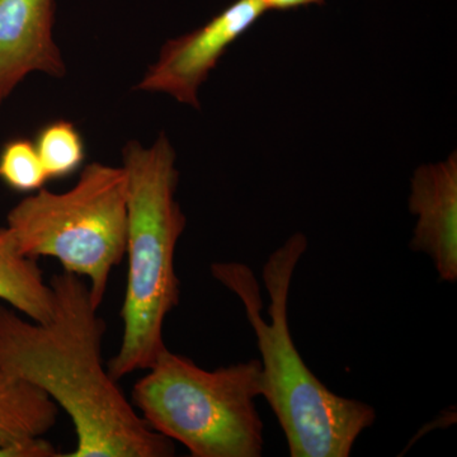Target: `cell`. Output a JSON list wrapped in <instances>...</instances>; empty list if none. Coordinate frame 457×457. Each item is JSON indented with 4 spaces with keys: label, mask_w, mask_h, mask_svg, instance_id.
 Instances as JSON below:
<instances>
[{
    "label": "cell",
    "mask_w": 457,
    "mask_h": 457,
    "mask_svg": "<svg viewBox=\"0 0 457 457\" xmlns=\"http://www.w3.org/2000/svg\"><path fill=\"white\" fill-rule=\"evenodd\" d=\"M33 143L49 180L68 179L86 161L82 134L75 123L66 120H56L42 126Z\"/></svg>",
    "instance_id": "cell-11"
},
{
    "label": "cell",
    "mask_w": 457,
    "mask_h": 457,
    "mask_svg": "<svg viewBox=\"0 0 457 457\" xmlns=\"http://www.w3.org/2000/svg\"><path fill=\"white\" fill-rule=\"evenodd\" d=\"M261 360L212 370L165 348L134 385L131 404L149 425L192 457H261Z\"/></svg>",
    "instance_id": "cell-4"
},
{
    "label": "cell",
    "mask_w": 457,
    "mask_h": 457,
    "mask_svg": "<svg viewBox=\"0 0 457 457\" xmlns=\"http://www.w3.org/2000/svg\"><path fill=\"white\" fill-rule=\"evenodd\" d=\"M0 300L38 323L53 317V288L45 282L37 260L20 251L8 227L0 228Z\"/></svg>",
    "instance_id": "cell-9"
},
{
    "label": "cell",
    "mask_w": 457,
    "mask_h": 457,
    "mask_svg": "<svg viewBox=\"0 0 457 457\" xmlns=\"http://www.w3.org/2000/svg\"><path fill=\"white\" fill-rule=\"evenodd\" d=\"M306 249V237L294 234L264 264L270 321L262 317L261 288L252 269L239 262H215L210 270L245 306L260 348L262 396L278 417L290 456L347 457L361 433L374 425L376 411L368 403L330 392L295 345L288 327V296Z\"/></svg>",
    "instance_id": "cell-2"
},
{
    "label": "cell",
    "mask_w": 457,
    "mask_h": 457,
    "mask_svg": "<svg viewBox=\"0 0 457 457\" xmlns=\"http://www.w3.org/2000/svg\"><path fill=\"white\" fill-rule=\"evenodd\" d=\"M59 407L38 387L0 374V446L44 437L56 425Z\"/></svg>",
    "instance_id": "cell-10"
},
{
    "label": "cell",
    "mask_w": 457,
    "mask_h": 457,
    "mask_svg": "<svg viewBox=\"0 0 457 457\" xmlns=\"http://www.w3.org/2000/svg\"><path fill=\"white\" fill-rule=\"evenodd\" d=\"M57 450L44 437L26 442V444L5 445L0 446V457H56Z\"/></svg>",
    "instance_id": "cell-13"
},
{
    "label": "cell",
    "mask_w": 457,
    "mask_h": 457,
    "mask_svg": "<svg viewBox=\"0 0 457 457\" xmlns=\"http://www.w3.org/2000/svg\"><path fill=\"white\" fill-rule=\"evenodd\" d=\"M55 0H0V106L33 73L64 78Z\"/></svg>",
    "instance_id": "cell-7"
},
{
    "label": "cell",
    "mask_w": 457,
    "mask_h": 457,
    "mask_svg": "<svg viewBox=\"0 0 457 457\" xmlns=\"http://www.w3.org/2000/svg\"><path fill=\"white\" fill-rule=\"evenodd\" d=\"M7 227L27 257L54 258L64 272L88 279L99 308L111 272L126 254L125 170L98 162L87 164L69 191L44 187L20 201L8 212Z\"/></svg>",
    "instance_id": "cell-5"
},
{
    "label": "cell",
    "mask_w": 457,
    "mask_h": 457,
    "mask_svg": "<svg viewBox=\"0 0 457 457\" xmlns=\"http://www.w3.org/2000/svg\"><path fill=\"white\" fill-rule=\"evenodd\" d=\"M53 317L23 319L0 303V374L38 387L64 409L77 436L68 457H170L173 441L150 428L102 361L106 321L88 282L54 276Z\"/></svg>",
    "instance_id": "cell-1"
},
{
    "label": "cell",
    "mask_w": 457,
    "mask_h": 457,
    "mask_svg": "<svg viewBox=\"0 0 457 457\" xmlns=\"http://www.w3.org/2000/svg\"><path fill=\"white\" fill-rule=\"evenodd\" d=\"M409 210L418 218L411 249L431 258L442 282L457 281V155L420 165L411 179Z\"/></svg>",
    "instance_id": "cell-8"
},
{
    "label": "cell",
    "mask_w": 457,
    "mask_h": 457,
    "mask_svg": "<svg viewBox=\"0 0 457 457\" xmlns=\"http://www.w3.org/2000/svg\"><path fill=\"white\" fill-rule=\"evenodd\" d=\"M266 11L287 12L295 9L326 4V0H261Z\"/></svg>",
    "instance_id": "cell-14"
},
{
    "label": "cell",
    "mask_w": 457,
    "mask_h": 457,
    "mask_svg": "<svg viewBox=\"0 0 457 457\" xmlns=\"http://www.w3.org/2000/svg\"><path fill=\"white\" fill-rule=\"evenodd\" d=\"M121 167L128 192L129 273L121 345L107 365L116 381L146 371L167 348L165 319L179 306L180 297L177 245L187 225L176 198V150L164 132L149 146L137 140L126 143Z\"/></svg>",
    "instance_id": "cell-3"
},
{
    "label": "cell",
    "mask_w": 457,
    "mask_h": 457,
    "mask_svg": "<svg viewBox=\"0 0 457 457\" xmlns=\"http://www.w3.org/2000/svg\"><path fill=\"white\" fill-rule=\"evenodd\" d=\"M0 180L20 194H33L45 187L49 179L33 141L17 137L3 145Z\"/></svg>",
    "instance_id": "cell-12"
},
{
    "label": "cell",
    "mask_w": 457,
    "mask_h": 457,
    "mask_svg": "<svg viewBox=\"0 0 457 457\" xmlns=\"http://www.w3.org/2000/svg\"><path fill=\"white\" fill-rule=\"evenodd\" d=\"M266 12L261 0H236L195 31L165 42L135 89L162 93L198 110L203 84L228 47Z\"/></svg>",
    "instance_id": "cell-6"
}]
</instances>
